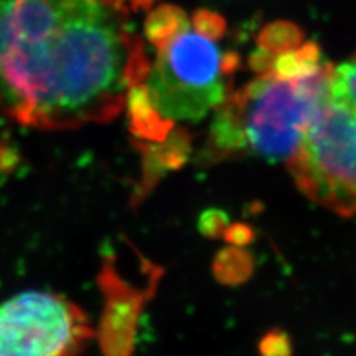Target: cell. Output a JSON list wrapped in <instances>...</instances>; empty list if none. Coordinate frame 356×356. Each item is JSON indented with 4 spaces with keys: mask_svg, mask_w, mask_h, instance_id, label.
<instances>
[{
    "mask_svg": "<svg viewBox=\"0 0 356 356\" xmlns=\"http://www.w3.org/2000/svg\"><path fill=\"white\" fill-rule=\"evenodd\" d=\"M125 2L129 3V8L134 10V13H137V10L149 9L156 0H125Z\"/></svg>",
    "mask_w": 356,
    "mask_h": 356,
    "instance_id": "cell-10",
    "label": "cell"
},
{
    "mask_svg": "<svg viewBox=\"0 0 356 356\" xmlns=\"http://www.w3.org/2000/svg\"><path fill=\"white\" fill-rule=\"evenodd\" d=\"M91 331L83 312L49 291H24L0 303V356H76Z\"/></svg>",
    "mask_w": 356,
    "mask_h": 356,
    "instance_id": "cell-5",
    "label": "cell"
},
{
    "mask_svg": "<svg viewBox=\"0 0 356 356\" xmlns=\"http://www.w3.org/2000/svg\"><path fill=\"white\" fill-rule=\"evenodd\" d=\"M332 69L331 64L302 81L257 74L238 91L232 89L216 110L208 138L209 154H250L288 162L328 94Z\"/></svg>",
    "mask_w": 356,
    "mask_h": 356,
    "instance_id": "cell-2",
    "label": "cell"
},
{
    "mask_svg": "<svg viewBox=\"0 0 356 356\" xmlns=\"http://www.w3.org/2000/svg\"><path fill=\"white\" fill-rule=\"evenodd\" d=\"M188 27H191V19L181 8L162 5L152 10L146 18L144 35L153 48L161 51Z\"/></svg>",
    "mask_w": 356,
    "mask_h": 356,
    "instance_id": "cell-7",
    "label": "cell"
},
{
    "mask_svg": "<svg viewBox=\"0 0 356 356\" xmlns=\"http://www.w3.org/2000/svg\"><path fill=\"white\" fill-rule=\"evenodd\" d=\"M286 163L312 202L356 216V54L334 65L328 94Z\"/></svg>",
    "mask_w": 356,
    "mask_h": 356,
    "instance_id": "cell-3",
    "label": "cell"
},
{
    "mask_svg": "<svg viewBox=\"0 0 356 356\" xmlns=\"http://www.w3.org/2000/svg\"><path fill=\"white\" fill-rule=\"evenodd\" d=\"M239 55L221 52L217 40L192 26L158 51L144 85L159 116L175 122H196L217 110L232 92V74Z\"/></svg>",
    "mask_w": 356,
    "mask_h": 356,
    "instance_id": "cell-4",
    "label": "cell"
},
{
    "mask_svg": "<svg viewBox=\"0 0 356 356\" xmlns=\"http://www.w3.org/2000/svg\"><path fill=\"white\" fill-rule=\"evenodd\" d=\"M191 26L196 33H199V35L217 42L226 35L227 29L226 19L220 14L208 9H199L197 13H195L192 17Z\"/></svg>",
    "mask_w": 356,
    "mask_h": 356,
    "instance_id": "cell-9",
    "label": "cell"
},
{
    "mask_svg": "<svg viewBox=\"0 0 356 356\" xmlns=\"http://www.w3.org/2000/svg\"><path fill=\"white\" fill-rule=\"evenodd\" d=\"M150 67L125 0H0V118L42 131L104 124Z\"/></svg>",
    "mask_w": 356,
    "mask_h": 356,
    "instance_id": "cell-1",
    "label": "cell"
},
{
    "mask_svg": "<svg viewBox=\"0 0 356 356\" xmlns=\"http://www.w3.org/2000/svg\"><path fill=\"white\" fill-rule=\"evenodd\" d=\"M330 65L318 43L303 42L294 49L275 55L270 74L284 81H302L322 73Z\"/></svg>",
    "mask_w": 356,
    "mask_h": 356,
    "instance_id": "cell-6",
    "label": "cell"
},
{
    "mask_svg": "<svg viewBox=\"0 0 356 356\" xmlns=\"http://www.w3.org/2000/svg\"><path fill=\"white\" fill-rule=\"evenodd\" d=\"M303 42L305 33L294 22L275 21L261 29L257 38V48L275 57L300 47Z\"/></svg>",
    "mask_w": 356,
    "mask_h": 356,
    "instance_id": "cell-8",
    "label": "cell"
}]
</instances>
